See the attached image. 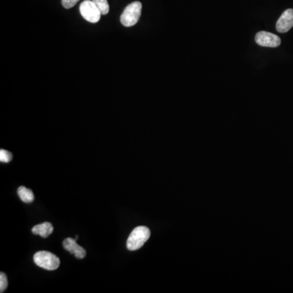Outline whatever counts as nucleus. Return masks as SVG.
Segmentation results:
<instances>
[{"mask_svg": "<svg viewBox=\"0 0 293 293\" xmlns=\"http://www.w3.org/2000/svg\"><path fill=\"white\" fill-rule=\"evenodd\" d=\"M18 196L20 197L23 202L31 203L34 201V195L33 191L30 189L26 188V187L22 186L17 190Z\"/></svg>", "mask_w": 293, "mask_h": 293, "instance_id": "1a4fd4ad", "label": "nucleus"}, {"mask_svg": "<svg viewBox=\"0 0 293 293\" xmlns=\"http://www.w3.org/2000/svg\"><path fill=\"white\" fill-rule=\"evenodd\" d=\"M12 160V154L6 150H0V162L8 163Z\"/></svg>", "mask_w": 293, "mask_h": 293, "instance_id": "9b49d317", "label": "nucleus"}, {"mask_svg": "<svg viewBox=\"0 0 293 293\" xmlns=\"http://www.w3.org/2000/svg\"><path fill=\"white\" fill-rule=\"evenodd\" d=\"M255 41L262 47H277L281 44V40L279 36L266 31L258 32Z\"/></svg>", "mask_w": 293, "mask_h": 293, "instance_id": "39448f33", "label": "nucleus"}, {"mask_svg": "<svg viewBox=\"0 0 293 293\" xmlns=\"http://www.w3.org/2000/svg\"><path fill=\"white\" fill-rule=\"evenodd\" d=\"M95 4L102 15H107L109 12V4L108 0H92Z\"/></svg>", "mask_w": 293, "mask_h": 293, "instance_id": "9d476101", "label": "nucleus"}, {"mask_svg": "<svg viewBox=\"0 0 293 293\" xmlns=\"http://www.w3.org/2000/svg\"><path fill=\"white\" fill-rule=\"evenodd\" d=\"M142 4L139 1L131 3L125 8L121 16V23L126 27L134 26L141 16Z\"/></svg>", "mask_w": 293, "mask_h": 293, "instance_id": "f03ea898", "label": "nucleus"}, {"mask_svg": "<svg viewBox=\"0 0 293 293\" xmlns=\"http://www.w3.org/2000/svg\"><path fill=\"white\" fill-rule=\"evenodd\" d=\"M53 226L50 223H44L42 224L36 225L32 228L33 234L40 235L43 238H47L51 233L53 232Z\"/></svg>", "mask_w": 293, "mask_h": 293, "instance_id": "6e6552de", "label": "nucleus"}, {"mask_svg": "<svg viewBox=\"0 0 293 293\" xmlns=\"http://www.w3.org/2000/svg\"><path fill=\"white\" fill-rule=\"evenodd\" d=\"M63 247L65 249L73 254L79 259H83L87 255L85 248L77 244V240L74 239L67 238L63 241Z\"/></svg>", "mask_w": 293, "mask_h": 293, "instance_id": "0eeeda50", "label": "nucleus"}, {"mask_svg": "<svg viewBox=\"0 0 293 293\" xmlns=\"http://www.w3.org/2000/svg\"><path fill=\"white\" fill-rule=\"evenodd\" d=\"M293 26V9L284 11L276 23V30L280 33L289 31Z\"/></svg>", "mask_w": 293, "mask_h": 293, "instance_id": "423d86ee", "label": "nucleus"}, {"mask_svg": "<svg viewBox=\"0 0 293 293\" xmlns=\"http://www.w3.org/2000/svg\"><path fill=\"white\" fill-rule=\"evenodd\" d=\"M151 236V231L147 226H138L132 230L129 236L126 247L130 251H135L144 246Z\"/></svg>", "mask_w": 293, "mask_h": 293, "instance_id": "f257e3e1", "label": "nucleus"}, {"mask_svg": "<svg viewBox=\"0 0 293 293\" xmlns=\"http://www.w3.org/2000/svg\"><path fill=\"white\" fill-rule=\"evenodd\" d=\"M80 13L91 23H97L101 17V12L92 0H85L80 5Z\"/></svg>", "mask_w": 293, "mask_h": 293, "instance_id": "20e7f679", "label": "nucleus"}, {"mask_svg": "<svg viewBox=\"0 0 293 293\" xmlns=\"http://www.w3.org/2000/svg\"><path fill=\"white\" fill-rule=\"evenodd\" d=\"M34 263L40 267L47 270H55L61 264L58 257L47 251H40L36 252L34 256Z\"/></svg>", "mask_w": 293, "mask_h": 293, "instance_id": "7ed1b4c3", "label": "nucleus"}, {"mask_svg": "<svg viewBox=\"0 0 293 293\" xmlns=\"http://www.w3.org/2000/svg\"><path fill=\"white\" fill-rule=\"evenodd\" d=\"M8 278H7L6 274L1 272L0 273V291L4 292L8 287Z\"/></svg>", "mask_w": 293, "mask_h": 293, "instance_id": "f8f14e48", "label": "nucleus"}, {"mask_svg": "<svg viewBox=\"0 0 293 293\" xmlns=\"http://www.w3.org/2000/svg\"><path fill=\"white\" fill-rule=\"evenodd\" d=\"M79 1V0H62V5L66 9H69L74 7Z\"/></svg>", "mask_w": 293, "mask_h": 293, "instance_id": "ddd939ff", "label": "nucleus"}]
</instances>
